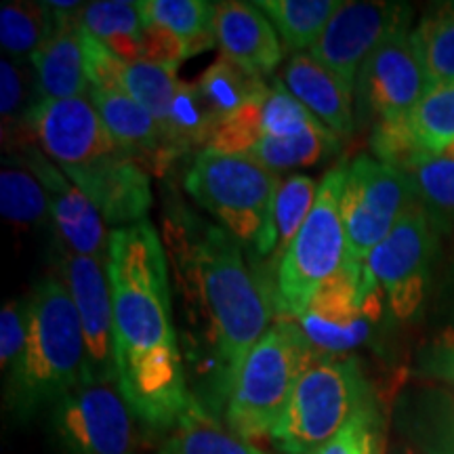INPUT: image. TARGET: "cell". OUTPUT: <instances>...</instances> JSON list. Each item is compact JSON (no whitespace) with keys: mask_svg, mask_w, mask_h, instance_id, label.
<instances>
[{"mask_svg":"<svg viewBox=\"0 0 454 454\" xmlns=\"http://www.w3.org/2000/svg\"><path fill=\"white\" fill-rule=\"evenodd\" d=\"M106 270L114 301L118 389L130 412L175 427L196 404L173 325L168 265L156 227L144 219L114 230Z\"/></svg>","mask_w":454,"mask_h":454,"instance_id":"6da1fadb","label":"cell"},{"mask_svg":"<svg viewBox=\"0 0 454 454\" xmlns=\"http://www.w3.org/2000/svg\"><path fill=\"white\" fill-rule=\"evenodd\" d=\"M179 247V265L192 282L198 314L207 320L215 387L227 400L244 360L268 333V294L223 227L202 225L194 240L184 238Z\"/></svg>","mask_w":454,"mask_h":454,"instance_id":"7a4b0ae2","label":"cell"},{"mask_svg":"<svg viewBox=\"0 0 454 454\" xmlns=\"http://www.w3.org/2000/svg\"><path fill=\"white\" fill-rule=\"evenodd\" d=\"M26 314V349L7 379V395L11 406L27 419L82 385L84 340L81 316L61 278L36 284Z\"/></svg>","mask_w":454,"mask_h":454,"instance_id":"3957f363","label":"cell"},{"mask_svg":"<svg viewBox=\"0 0 454 454\" xmlns=\"http://www.w3.org/2000/svg\"><path fill=\"white\" fill-rule=\"evenodd\" d=\"M368 408L372 397L354 357L316 356L301 372L271 440L284 454H314Z\"/></svg>","mask_w":454,"mask_h":454,"instance_id":"277c9868","label":"cell"},{"mask_svg":"<svg viewBox=\"0 0 454 454\" xmlns=\"http://www.w3.org/2000/svg\"><path fill=\"white\" fill-rule=\"evenodd\" d=\"M311 349L288 320L268 328L238 372L225 406L227 427L244 442L265 438L284 417Z\"/></svg>","mask_w":454,"mask_h":454,"instance_id":"5b68a950","label":"cell"},{"mask_svg":"<svg viewBox=\"0 0 454 454\" xmlns=\"http://www.w3.org/2000/svg\"><path fill=\"white\" fill-rule=\"evenodd\" d=\"M185 190L238 242L271 253V213L280 179L251 156L200 152L185 175Z\"/></svg>","mask_w":454,"mask_h":454,"instance_id":"8992f818","label":"cell"},{"mask_svg":"<svg viewBox=\"0 0 454 454\" xmlns=\"http://www.w3.org/2000/svg\"><path fill=\"white\" fill-rule=\"evenodd\" d=\"M348 164L340 162L326 173L317 190L314 208L278 268V308L297 317L309 305L317 288L337 276L349 261L340 198Z\"/></svg>","mask_w":454,"mask_h":454,"instance_id":"52a82bcc","label":"cell"},{"mask_svg":"<svg viewBox=\"0 0 454 454\" xmlns=\"http://www.w3.org/2000/svg\"><path fill=\"white\" fill-rule=\"evenodd\" d=\"M412 207H417V196L402 168L371 156L348 164L340 213L351 263L364 265L368 254Z\"/></svg>","mask_w":454,"mask_h":454,"instance_id":"ba28073f","label":"cell"},{"mask_svg":"<svg viewBox=\"0 0 454 454\" xmlns=\"http://www.w3.org/2000/svg\"><path fill=\"white\" fill-rule=\"evenodd\" d=\"M435 251V227L421 207H412L364 261L362 297L381 293L391 314L408 320L421 308Z\"/></svg>","mask_w":454,"mask_h":454,"instance_id":"9c48e42d","label":"cell"},{"mask_svg":"<svg viewBox=\"0 0 454 454\" xmlns=\"http://www.w3.org/2000/svg\"><path fill=\"white\" fill-rule=\"evenodd\" d=\"M427 78L419 61L411 30V9L389 27L357 74V110L377 124L406 118L423 93Z\"/></svg>","mask_w":454,"mask_h":454,"instance_id":"30bf717a","label":"cell"},{"mask_svg":"<svg viewBox=\"0 0 454 454\" xmlns=\"http://www.w3.org/2000/svg\"><path fill=\"white\" fill-rule=\"evenodd\" d=\"M130 414L118 385L84 383L55 404L53 431L67 454H129Z\"/></svg>","mask_w":454,"mask_h":454,"instance_id":"8fae6325","label":"cell"},{"mask_svg":"<svg viewBox=\"0 0 454 454\" xmlns=\"http://www.w3.org/2000/svg\"><path fill=\"white\" fill-rule=\"evenodd\" d=\"M106 261L64 251L66 286L81 316L84 340V383L118 385L116 334H114V301Z\"/></svg>","mask_w":454,"mask_h":454,"instance_id":"7c38bea8","label":"cell"},{"mask_svg":"<svg viewBox=\"0 0 454 454\" xmlns=\"http://www.w3.org/2000/svg\"><path fill=\"white\" fill-rule=\"evenodd\" d=\"M364 265L345 268L317 288L301 314L299 331L314 356H343L360 348L371 334V317L362 297Z\"/></svg>","mask_w":454,"mask_h":454,"instance_id":"4fadbf2b","label":"cell"},{"mask_svg":"<svg viewBox=\"0 0 454 454\" xmlns=\"http://www.w3.org/2000/svg\"><path fill=\"white\" fill-rule=\"evenodd\" d=\"M27 124L44 156L59 168H78L118 152L89 95L72 99H38Z\"/></svg>","mask_w":454,"mask_h":454,"instance_id":"5bb4252c","label":"cell"},{"mask_svg":"<svg viewBox=\"0 0 454 454\" xmlns=\"http://www.w3.org/2000/svg\"><path fill=\"white\" fill-rule=\"evenodd\" d=\"M404 11V4L340 3L309 55L356 95L362 66Z\"/></svg>","mask_w":454,"mask_h":454,"instance_id":"9a60e30c","label":"cell"},{"mask_svg":"<svg viewBox=\"0 0 454 454\" xmlns=\"http://www.w3.org/2000/svg\"><path fill=\"white\" fill-rule=\"evenodd\" d=\"M372 150L379 160L404 167L417 156H440L454 144V81L431 84L406 118L377 124Z\"/></svg>","mask_w":454,"mask_h":454,"instance_id":"2e32d148","label":"cell"},{"mask_svg":"<svg viewBox=\"0 0 454 454\" xmlns=\"http://www.w3.org/2000/svg\"><path fill=\"white\" fill-rule=\"evenodd\" d=\"M64 173L98 207L106 223L116 230L139 223L150 211L152 190L147 170L127 152L118 150L84 167L66 168Z\"/></svg>","mask_w":454,"mask_h":454,"instance_id":"e0dca14e","label":"cell"},{"mask_svg":"<svg viewBox=\"0 0 454 454\" xmlns=\"http://www.w3.org/2000/svg\"><path fill=\"white\" fill-rule=\"evenodd\" d=\"M26 164L47 190L49 213L59 231L61 244H66L74 254L107 261L112 236H107L106 219L89 196L47 156L30 152Z\"/></svg>","mask_w":454,"mask_h":454,"instance_id":"ac0fdd59","label":"cell"},{"mask_svg":"<svg viewBox=\"0 0 454 454\" xmlns=\"http://www.w3.org/2000/svg\"><path fill=\"white\" fill-rule=\"evenodd\" d=\"M213 36L221 55L257 78L270 76L282 61L280 36L270 17L254 3H215Z\"/></svg>","mask_w":454,"mask_h":454,"instance_id":"d6986e66","label":"cell"},{"mask_svg":"<svg viewBox=\"0 0 454 454\" xmlns=\"http://www.w3.org/2000/svg\"><path fill=\"white\" fill-rule=\"evenodd\" d=\"M82 11L55 15V32L30 57L38 82V99H72L89 95L90 82L82 55Z\"/></svg>","mask_w":454,"mask_h":454,"instance_id":"ffe728a7","label":"cell"},{"mask_svg":"<svg viewBox=\"0 0 454 454\" xmlns=\"http://www.w3.org/2000/svg\"><path fill=\"white\" fill-rule=\"evenodd\" d=\"M89 98L118 147L145 168L158 175L164 173L175 156L170 154L164 130L156 118L127 93L90 87Z\"/></svg>","mask_w":454,"mask_h":454,"instance_id":"44dd1931","label":"cell"},{"mask_svg":"<svg viewBox=\"0 0 454 454\" xmlns=\"http://www.w3.org/2000/svg\"><path fill=\"white\" fill-rule=\"evenodd\" d=\"M284 87L339 137L354 130V93L309 53H294L284 70Z\"/></svg>","mask_w":454,"mask_h":454,"instance_id":"7402d4cb","label":"cell"},{"mask_svg":"<svg viewBox=\"0 0 454 454\" xmlns=\"http://www.w3.org/2000/svg\"><path fill=\"white\" fill-rule=\"evenodd\" d=\"M395 423L419 454H454V391L438 385L406 391Z\"/></svg>","mask_w":454,"mask_h":454,"instance_id":"603a6c76","label":"cell"},{"mask_svg":"<svg viewBox=\"0 0 454 454\" xmlns=\"http://www.w3.org/2000/svg\"><path fill=\"white\" fill-rule=\"evenodd\" d=\"M84 32L107 44L127 64L144 61L145 21L139 3L133 0H98L84 4L81 13Z\"/></svg>","mask_w":454,"mask_h":454,"instance_id":"cb8c5ba5","label":"cell"},{"mask_svg":"<svg viewBox=\"0 0 454 454\" xmlns=\"http://www.w3.org/2000/svg\"><path fill=\"white\" fill-rule=\"evenodd\" d=\"M254 4L270 17L276 32L280 34L284 49L294 55L314 47L340 3L339 0H261Z\"/></svg>","mask_w":454,"mask_h":454,"instance_id":"d4e9b609","label":"cell"},{"mask_svg":"<svg viewBox=\"0 0 454 454\" xmlns=\"http://www.w3.org/2000/svg\"><path fill=\"white\" fill-rule=\"evenodd\" d=\"M217 122L219 116L211 104L204 99L198 84L179 81L167 127H164V137H167L170 154L179 158L196 147H202V152L207 150Z\"/></svg>","mask_w":454,"mask_h":454,"instance_id":"484cf974","label":"cell"},{"mask_svg":"<svg viewBox=\"0 0 454 454\" xmlns=\"http://www.w3.org/2000/svg\"><path fill=\"white\" fill-rule=\"evenodd\" d=\"M400 168L435 230H454V158L417 156Z\"/></svg>","mask_w":454,"mask_h":454,"instance_id":"4316f807","label":"cell"},{"mask_svg":"<svg viewBox=\"0 0 454 454\" xmlns=\"http://www.w3.org/2000/svg\"><path fill=\"white\" fill-rule=\"evenodd\" d=\"M419 61L427 84L454 81V3H440L425 11L412 30Z\"/></svg>","mask_w":454,"mask_h":454,"instance_id":"83f0119b","label":"cell"},{"mask_svg":"<svg viewBox=\"0 0 454 454\" xmlns=\"http://www.w3.org/2000/svg\"><path fill=\"white\" fill-rule=\"evenodd\" d=\"M158 454H263L221 427L207 408L196 404L190 408L181 421L173 427V434L164 442Z\"/></svg>","mask_w":454,"mask_h":454,"instance_id":"f1b7e54d","label":"cell"},{"mask_svg":"<svg viewBox=\"0 0 454 454\" xmlns=\"http://www.w3.org/2000/svg\"><path fill=\"white\" fill-rule=\"evenodd\" d=\"M339 150V135H334L326 124L294 135V137H263L248 152L253 160L263 164L265 168L286 170L297 167H309L320 162Z\"/></svg>","mask_w":454,"mask_h":454,"instance_id":"f546056e","label":"cell"},{"mask_svg":"<svg viewBox=\"0 0 454 454\" xmlns=\"http://www.w3.org/2000/svg\"><path fill=\"white\" fill-rule=\"evenodd\" d=\"M196 84L204 99L211 104L215 114L219 116V121L251 104V101L263 99L270 93V87H265L261 78L244 72L240 66L227 59L225 55H219L215 64L204 70Z\"/></svg>","mask_w":454,"mask_h":454,"instance_id":"4dcf8cb0","label":"cell"},{"mask_svg":"<svg viewBox=\"0 0 454 454\" xmlns=\"http://www.w3.org/2000/svg\"><path fill=\"white\" fill-rule=\"evenodd\" d=\"M139 7L145 26L164 27L202 51L215 44V3H207V0H139Z\"/></svg>","mask_w":454,"mask_h":454,"instance_id":"1f68e13d","label":"cell"},{"mask_svg":"<svg viewBox=\"0 0 454 454\" xmlns=\"http://www.w3.org/2000/svg\"><path fill=\"white\" fill-rule=\"evenodd\" d=\"M317 190L316 181L308 175H291L278 187L274 213H271V254L282 261L294 238L308 221L314 208Z\"/></svg>","mask_w":454,"mask_h":454,"instance_id":"d6a6232c","label":"cell"},{"mask_svg":"<svg viewBox=\"0 0 454 454\" xmlns=\"http://www.w3.org/2000/svg\"><path fill=\"white\" fill-rule=\"evenodd\" d=\"M55 32V15L44 3H3L0 47L13 57L34 55Z\"/></svg>","mask_w":454,"mask_h":454,"instance_id":"836d02e7","label":"cell"},{"mask_svg":"<svg viewBox=\"0 0 454 454\" xmlns=\"http://www.w3.org/2000/svg\"><path fill=\"white\" fill-rule=\"evenodd\" d=\"M179 66H162L152 61H135L127 64L122 72V89L130 99L152 114L160 124L167 127L170 106L177 90Z\"/></svg>","mask_w":454,"mask_h":454,"instance_id":"e575fe53","label":"cell"},{"mask_svg":"<svg viewBox=\"0 0 454 454\" xmlns=\"http://www.w3.org/2000/svg\"><path fill=\"white\" fill-rule=\"evenodd\" d=\"M0 211L15 225H32L49 213L47 190L26 167H4L0 173Z\"/></svg>","mask_w":454,"mask_h":454,"instance_id":"d590c367","label":"cell"},{"mask_svg":"<svg viewBox=\"0 0 454 454\" xmlns=\"http://www.w3.org/2000/svg\"><path fill=\"white\" fill-rule=\"evenodd\" d=\"M268 98V95H265ZM263 99L251 101L230 116L221 118L215 127L207 150L223 156H247L263 139Z\"/></svg>","mask_w":454,"mask_h":454,"instance_id":"8d00e7d4","label":"cell"},{"mask_svg":"<svg viewBox=\"0 0 454 454\" xmlns=\"http://www.w3.org/2000/svg\"><path fill=\"white\" fill-rule=\"evenodd\" d=\"M320 122L294 95L276 82L263 101V137H294Z\"/></svg>","mask_w":454,"mask_h":454,"instance_id":"74e56055","label":"cell"},{"mask_svg":"<svg viewBox=\"0 0 454 454\" xmlns=\"http://www.w3.org/2000/svg\"><path fill=\"white\" fill-rule=\"evenodd\" d=\"M32 93H38V82L34 81L32 72L20 61L7 59L0 61V114H3V127L7 130L17 121H26L30 116Z\"/></svg>","mask_w":454,"mask_h":454,"instance_id":"f35d334b","label":"cell"},{"mask_svg":"<svg viewBox=\"0 0 454 454\" xmlns=\"http://www.w3.org/2000/svg\"><path fill=\"white\" fill-rule=\"evenodd\" d=\"M82 55H84V70L90 87L99 90H118L122 89V72L127 61H122L114 51L95 38L93 34L82 30Z\"/></svg>","mask_w":454,"mask_h":454,"instance_id":"ab89813d","label":"cell"},{"mask_svg":"<svg viewBox=\"0 0 454 454\" xmlns=\"http://www.w3.org/2000/svg\"><path fill=\"white\" fill-rule=\"evenodd\" d=\"M27 340V314L26 305L17 301H9L0 311V366H3L4 379L20 366L21 356H24Z\"/></svg>","mask_w":454,"mask_h":454,"instance_id":"60d3db41","label":"cell"},{"mask_svg":"<svg viewBox=\"0 0 454 454\" xmlns=\"http://www.w3.org/2000/svg\"><path fill=\"white\" fill-rule=\"evenodd\" d=\"M314 454H377L372 408L351 419L328 444L322 446Z\"/></svg>","mask_w":454,"mask_h":454,"instance_id":"b9f144b4","label":"cell"},{"mask_svg":"<svg viewBox=\"0 0 454 454\" xmlns=\"http://www.w3.org/2000/svg\"><path fill=\"white\" fill-rule=\"evenodd\" d=\"M200 47L184 41L177 34L158 26H145L144 30V61L162 66H179L187 57L200 53Z\"/></svg>","mask_w":454,"mask_h":454,"instance_id":"7bdbcfd3","label":"cell"},{"mask_svg":"<svg viewBox=\"0 0 454 454\" xmlns=\"http://www.w3.org/2000/svg\"><path fill=\"white\" fill-rule=\"evenodd\" d=\"M425 377L446 383L454 391V331H448L425 349L419 362Z\"/></svg>","mask_w":454,"mask_h":454,"instance_id":"ee69618b","label":"cell"},{"mask_svg":"<svg viewBox=\"0 0 454 454\" xmlns=\"http://www.w3.org/2000/svg\"><path fill=\"white\" fill-rule=\"evenodd\" d=\"M263 454H265V452H263Z\"/></svg>","mask_w":454,"mask_h":454,"instance_id":"f6af8a7d","label":"cell"}]
</instances>
